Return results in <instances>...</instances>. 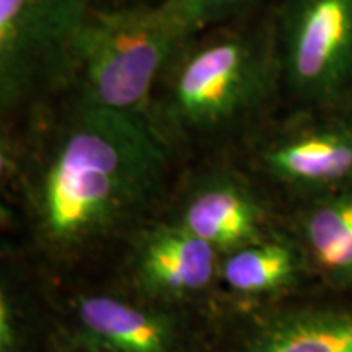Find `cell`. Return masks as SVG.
I'll list each match as a JSON object with an SVG mask.
<instances>
[{"label":"cell","instance_id":"cell-1","mask_svg":"<svg viewBox=\"0 0 352 352\" xmlns=\"http://www.w3.org/2000/svg\"><path fill=\"white\" fill-rule=\"evenodd\" d=\"M162 160L148 121L78 98L46 182L50 230L76 239L100 226L151 186Z\"/></svg>","mask_w":352,"mask_h":352},{"label":"cell","instance_id":"cell-2","mask_svg":"<svg viewBox=\"0 0 352 352\" xmlns=\"http://www.w3.org/2000/svg\"><path fill=\"white\" fill-rule=\"evenodd\" d=\"M196 33L178 0L95 6L74 41L69 77L87 103L144 118L155 83Z\"/></svg>","mask_w":352,"mask_h":352},{"label":"cell","instance_id":"cell-3","mask_svg":"<svg viewBox=\"0 0 352 352\" xmlns=\"http://www.w3.org/2000/svg\"><path fill=\"white\" fill-rule=\"evenodd\" d=\"M264 52L256 39L240 33H196L168 67V114L192 127L222 124L243 111L264 82Z\"/></svg>","mask_w":352,"mask_h":352},{"label":"cell","instance_id":"cell-4","mask_svg":"<svg viewBox=\"0 0 352 352\" xmlns=\"http://www.w3.org/2000/svg\"><path fill=\"white\" fill-rule=\"evenodd\" d=\"M95 0H0V107L43 78L69 77L76 36Z\"/></svg>","mask_w":352,"mask_h":352},{"label":"cell","instance_id":"cell-5","mask_svg":"<svg viewBox=\"0 0 352 352\" xmlns=\"http://www.w3.org/2000/svg\"><path fill=\"white\" fill-rule=\"evenodd\" d=\"M292 82L311 95L336 90L352 69V0H296L284 25Z\"/></svg>","mask_w":352,"mask_h":352},{"label":"cell","instance_id":"cell-6","mask_svg":"<svg viewBox=\"0 0 352 352\" xmlns=\"http://www.w3.org/2000/svg\"><path fill=\"white\" fill-rule=\"evenodd\" d=\"M140 271L153 290L171 296L206 287L214 274V246L186 228H170L145 245Z\"/></svg>","mask_w":352,"mask_h":352},{"label":"cell","instance_id":"cell-7","mask_svg":"<svg viewBox=\"0 0 352 352\" xmlns=\"http://www.w3.org/2000/svg\"><path fill=\"white\" fill-rule=\"evenodd\" d=\"M82 324L108 352H171L173 333L165 320L108 297L83 298Z\"/></svg>","mask_w":352,"mask_h":352},{"label":"cell","instance_id":"cell-8","mask_svg":"<svg viewBox=\"0 0 352 352\" xmlns=\"http://www.w3.org/2000/svg\"><path fill=\"white\" fill-rule=\"evenodd\" d=\"M267 162L284 178L328 184L352 176V134L320 131L302 134L272 148Z\"/></svg>","mask_w":352,"mask_h":352},{"label":"cell","instance_id":"cell-9","mask_svg":"<svg viewBox=\"0 0 352 352\" xmlns=\"http://www.w3.org/2000/svg\"><path fill=\"white\" fill-rule=\"evenodd\" d=\"M184 228L214 248H232L256 236L258 214L240 189L215 186L202 191L189 204Z\"/></svg>","mask_w":352,"mask_h":352},{"label":"cell","instance_id":"cell-10","mask_svg":"<svg viewBox=\"0 0 352 352\" xmlns=\"http://www.w3.org/2000/svg\"><path fill=\"white\" fill-rule=\"evenodd\" d=\"M248 352H352V310H321L277 321Z\"/></svg>","mask_w":352,"mask_h":352},{"label":"cell","instance_id":"cell-11","mask_svg":"<svg viewBox=\"0 0 352 352\" xmlns=\"http://www.w3.org/2000/svg\"><path fill=\"white\" fill-rule=\"evenodd\" d=\"M316 261L338 276H352V199L327 202L307 220Z\"/></svg>","mask_w":352,"mask_h":352},{"label":"cell","instance_id":"cell-12","mask_svg":"<svg viewBox=\"0 0 352 352\" xmlns=\"http://www.w3.org/2000/svg\"><path fill=\"white\" fill-rule=\"evenodd\" d=\"M294 274V258L280 243L245 246L223 264V277L232 289L245 294L274 290Z\"/></svg>","mask_w":352,"mask_h":352},{"label":"cell","instance_id":"cell-13","mask_svg":"<svg viewBox=\"0 0 352 352\" xmlns=\"http://www.w3.org/2000/svg\"><path fill=\"white\" fill-rule=\"evenodd\" d=\"M197 32H204L245 6L248 0H178Z\"/></svg>","mask_w":352,"mask_h":352},{"label":"cell","instance_id":"cell-14","mask_svg":"<svg viewBox=\"0 0 352 352\" xmlns=\"http://www.w3.org/2000/svg\"><path fill=\"white\" fill-rule=\"evenodd\" d=\"M0 352H16L12 307L2 287H0Z\"/></svg>","mask_w":352,"mask_h":352},{"label":"cell","instance_id":"cell-15","mask_svg":"<svg viewBox=\"0 0 352 352\" xmlns=\"http://www.w3.org/2000/svg\"><path fill=\"white\" fill-rule=\"evenodd\" d=\"M7 222V212L6 209L2 208V204H0V223H6Z\"/></svg>","mask_w":352,"mask_h":352}]
</instances>
